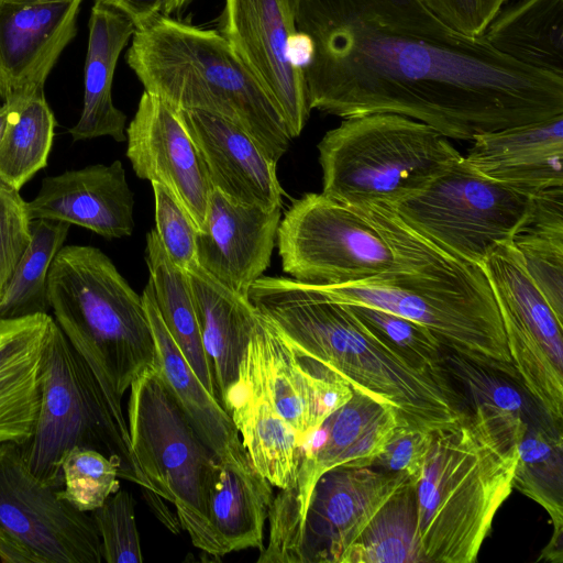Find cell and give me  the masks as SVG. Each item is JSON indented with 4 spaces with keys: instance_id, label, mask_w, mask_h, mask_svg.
<instances>
[{
    "instance_id": "cell-1",
    "label": "cell",
    "mask_w": 563,
    "mask_h": 563,
    "mask_svg": "<svg viewBox=\"0 0 563 563\" xmlns=\"http://www.w3.org/2000/svg\"><path fill=\"white\" fill-rule=\"evenodd\" d=\"M310 109L395 113L448 139L563 114V77L525 65L422 0H295Z\"/></svg>"
},
{
    "instance_id": "cell-2",
    "label": "cell",
    "mask_w": 563,
    "mask_h": 563,
    "mask_svg": "<svg viewBox=\"0 0 563 563\" xmlns=\"http://www.w3.org/2000/svg\"><path fill=\"white\" fill-rule=\"evenodd\" d=\"M249 300L297 353L324 365L353 390L390 405L401 423L435 433L468 413L446 372L416 364L368 329L346 303L312 285L261 276Z\"/></svg>"
},
{
    "instance_id": "cell-3",
    "label": "cell",
    "mask_w": 563,
    "mask_h": 563,
    "mask_svg": "<svg viewBox=\"0 0 563 563\" xmlns=\"http://www.w3.org/2000/svg\"><path fill=\"white\" fill-rule=\"evenodd\" d=\"M528 427L473 406L435 432L416 483L424 563H473L493 519L514 489L518 444Z\"/></svg>"
},
{
    "instance_id": "cell-4",
    "label": "cell",
    "mask_w": 563,
    "mask_h": 563,
    "mask_svg": "<svg viewBox=\"0 0 563 563\" xmlns=\"http://www.w3.org/2000/svg\"><path fill=\"white\" fill-rule=\"evenodd\" d=\"M125 60L145 91L174 108L234 122L275 162L287 152L284 119L218 31L158 14L135 30Z\"/></svg>"
},
{
    "instance_id": "cell-5",
    "label": "cell",
    "mask_w": 563,
    "mask_h": 563,
    "mask_svg": "<svg viewBox=\"0 0 563 563\" xmlns=\"http://www.w3.org/2000/svg\"><path fill=\"white\" fill-rule=\"evenodd\" d=\"M310 285L334 301L379 308L419 322L449 351L520 383L492 288L477 264L439 247L412 269L349 284Z\"/></svg>"
},
{
    "instance_id": "cell-6",
    "label": "cell",
    "mask_w": 563,
    "mask_h": 563,
    "mask_svg": "<svg viewBox=\"0 0 563 563\" xmlns=\"http://www.w3.org/2000/svg\"><path fill=\"white\" fill-rule=\"evenodd\" d=\"M54 320L113 397L157 365L142 296L98 247L64 245L48 274Z\"/></svg>"
},
{
    "instance_id": "cell-7",
    "label": "cell",
    "mask_w": 563,
    "mask_h": 563,
    "mask_svg": "<svg viewBox=\"0 0 563 563\" xmlns=\"http://www.w3.org/2000/svg\"><path fill=\"white\" fill-rule=\"evenodd\" d=\"M276 240L283 271L314 285L412 269L439 249L388 206H351L322 192H308L291 202Z\"/></svg>"
},
{
    "instance_id": "cell-8",
    "label": "cell",
    "mask_w": 563,
    "mask_h": 563,
    "mask_svg": "<svg viewBox=\"0 0 563 563\" xmlns=\"http://www.w3.org/2000/svg\"><path fill=\"white\" fill-rule=\"evenodd\" d=\"M40 385L35 428L20 446L41 482L63 488V460L71 449L82 448L114 460L119 477L157 494L132 450L122 400L104 389L54 319L43 352Z\"/></svg>"
},
{
    "instance_id": "cell-9",
    "label": "cell",
    "mask_w": 563,
    "mask_h": 563,
    "mask_svg": "<svg viewBox=\"0 0 563 563\" xmlns=\"http://www.w3.org/2000/svg\"><path fill=\"white\" fill-rule=\"evenodd\" d=\"M318 151L322 194L351 206L391 208L463 156L435 129L395 113L344 118Z\"/></svg>"
},
{
    "instance_id": "cell-10",
    "label": "cell",
    "mask_w": 563,
    "mask_h": 563,
    "mask_svg": "<svg viewBox=\"0 0 563 563\" xmlns=\"http://www.w3.org/2000/svg\"><path fill=\"white\" fill-rule=\"evenodd\" d=\"M128 429L132 450L156 493L170 501L192 544L225 555L208 519V492L218 457L201 439L156 366L130 386Z\"/></svg>"
},
{
    "instance_id": "cell-11",
    "label": "cell",
    "mask_w": 563,
    "mask_h": 563,
    "mask_svg": "<svg viewBox=\"0 0 563 563\" xmlns=\"http://www.w3.org/2000/svg\"><path fill=\"white\" fill-rule=\"evenodd\" d=\"M532 200L533 196L484 176L462 156L393 209L442 250L481 266L493 246L512 241Z\"/></svg>"
},
{
    "instance_id": "cell-12",
    "label": "cell",
    "mask_w": 563,
    "mask_h": 563,
    "mask_svg": "<svg viewBox=\"0 0 563 563\" xmlns=\"http://www.w3.org/2000/svg\"><path fill=\"white\" fill-rule=\"evenodd\" d=\"M398 424L404 423L390 405L353 390L305 439L295 486L273 498L268 545L257 562H301L305 518L317 481L333 468L373 465Z\"/></svg>"
},
{
    "instance_id": "cell-13",
    "label": "cell",
    "mask_w": 563,
    "mask_h": 563,
    "mask_svg": "<svg viewBox=\"0 0 563 563\" xmlns=\"http://www.w3.org/2000/svg\"><path fill=\"white\" fill-rule=\"evenodd\" d=\"M41 482L21 446L0 443V560L7 563H100L102 549L91 515Z\"/></svg>"
},
{
    "instance_id": "cell-14",
    "label": "cell",
    "mask_w": 563,
    "mask_h": 563,
    "mask_svg": "<svg viewBox=\"0 0 563 563\" xmlns=\"http://www.w3.org/2000/svg\"><path fill=\"white\" fill-rule=\"evenodd\" d=\"M492 288L520 385L554 423L563 418V323L530 278L512 242L486 254Z\"/></svg>"
},
{
    "instance_id": "cell-15",
    "label": "cell",
    "mask_w": 563,
    "mask_h": 563,
    "mask_svg": "<svg viewBox=\"0 0 563 563\" xmlns=\"http://www.w3.org/2000/svg\"><path fill=\"white\" fill-rule=\"evenodd\" d=\"M298 136L309 114L295 0H224L217 30Z\"/></svg>"
},
{
    "instance_id": "cell-16",
    "label": "cell",
    "mask_w": 563,
    "mask_h": 563,
    "mask_svg": "<svg viewBox=\"0 0 563 563\" xmlns=\"http://www.w3.org/2000/svg\"><path fill=\"white\" fill-rule=\"evenodd\" d=\"M125 135L136 176L165 186L200 232L213 186L177 109L144 90Z\"/></svg>"
},
{
    "instance_id": "cell-17",
    "label": "cell",
    "mask_w": 563,
    "mask_h": 563,
    "mask_svg": "<svg viewBox=\"0 0 563 563\" xmlns=\"http://www.w3.org/2000/svg\"><path fill=\"white\" fill-rule=\"evenodd\" d=\"M263 388L301 445L353 389L324 365L297 353L257 311L246 347Z\"/></svg>"
},
{
    "instance_id": "cell-18",
    "label": "cell",
    "mask_w": 563,
    "mask_h": 563,
    "mask_svg": "<svg viewBox=\"0 0 563 563\" xmlns=\"http://www.w3.org/2000/svg\"><path fill=\"white\" fill-rule=\"evenodd\" d=\"M82 0H0V97L12 106L43 91L77 32Z\"/></svg>"
},
{
    "instance_id": "cell-19",
    "label": "cell",
    "mask_w": 563,
    "mask_h": 563,
    "mask_svg": "<svg viewBox=\"0 0 563 563\" xmlns=\"http://www.w3.org/2000/svg\"><path fill=\"white\" fill-rule=\"evenodd\" d=\"M408 479L374 465L325 472L307 508L301 562L340 563L378 509Z\"/></svg>"
},
{
    "instance_id": "cell-20",
    "label": "cell",
    "mask_w": 563,
    "mask_h": 563,
    "mask_svg": "<svg viewBox=\"0 0 563 563\" xmlns=\"http://www.w3.org/2000/svg\"><path fill=\"white\" fill-rule=\"evenodd\" d=\"M280 218V208L241 203L213 188L203 229L197 234L198 265L249 298L251 286L271 264Z\"/></svg>"
},
{
    "instance_id": "cell-21",
    "label": "cell",
    "mask_w": 563,
    "mask_h": 563,
    "mask_svg": "<svg viewBox=\"0 0 563 563\" xmlns=\"http://www.w3.org/2000/svg\"><path fill=\"white\" fill-rule=\"evenodd\" d=\"M26 207L31 220L82 227L109 240L134 229L133 192L119 159L45 177Z\"/></svg>"
},
{
    "instance_id": "cell-22",
    "label": "cell",
    "mask_w": 563,
    "mask_h": 563,
    "mask_svg": "<svg viewBox=\"0 0 563 563\" xmlns=\"http://www.w3.org/2000/svg\"><path fill=\"white\" fill-rule=\"evenodd\" d=\"M177 111L205 161L213 188L241 203L282 208L277 162L245 130L217 114Z\"/></svg>"
},
{
    "instance_id": "cell-23",
    "label": "cell",
    "mask_w": 563,
    "mask_h": 563,
    "mask_svg": "<svg viewBox=\"0 0 563 563\" xmlns=\"http://www.w3.org/2000/svg\"><path fill=\"white\" fill-rule=\"evenodd\" d=\"M464 158L484 176L531 196L563 187V114L477 135Z\"/></svg>"
},
{
    "instance_id": "cell-24",
    "label": "cell",
    "mask_w": 563,
    "mask_h": 563,
    "mask_svg": "<svg viewBox=\"0 0 563 563\" xmlns=\"http://www.w3.org/2000/svg\"><path fill=\"white\" fill-rule=\"evenodd\" d=\"M221 405L241 434L254 467L280 490L292 488L301 441L273 405L246 351Z\"/></svg>"
},
{
    "instance_id": "cell-25",
    "label": "cell",
    "mask_w": 563,
    "mask_h": 563,
    "mask_svg": "<svg viewBox=\"0 0 563 563\" xmlns=\"http://www.w3.org/2000/svg\"><path fill=\"white\" fill-rule=\"evenodd\" d=\"M53 317L0 319V443L32 437L41 401L40 373Z\"/></svg>"
},
{
    "instance_id": "cell-26",
    "label": "cell",
    "mask_w": 563,
    "mask_h": 563,
    "mask_svg": "<svg viewBox=\"0 0 563 563\" xmlns=\"http://www.w3.org/2000/svg\"><path fill=\"white\" fill-rule=\"evenodd\" d=\"M142 299L156 345L157 367L198 434L221 462L234 466L253 464L230 415L202 385L166 329L150 280Z\"/></svg>"
},
{
    "instance_id": "cell-27",
    "label": "cell",
    "mask_w": 563,
    "mask_h": 563,
    "mask_svg": "<svg viewBox=\"0 0 563 563\" xmlns=\"http://www.w3.org/2000/svg\"><path fill=\"white\" fill-rule=\"evenodd\" d=\"M134 32V24L124 14L95 2L89 19L82 111L68 130L74 142L101 136L126 140V115L113 104L112 81L119 56Z\"/></svg>"
},
{
    "instance_id": "cell-28",
    "label": "cell",
    "mask_w": 563,
    "mask_h": 563,
    "mask_svg": "<svg viewBox=\"0 0 563 563\" xmlns=\"http://www.w3.org/2000/svg\"><path fill=\"white\" fill-rule=\"evenodd\" d=\"M192 301L216 388L221 404L236 379L255 323L256 309L249 298L230 290L198 264L187 272Z\"/></svg>"
},
{
    "instance_id": "cell-29",
    "label": "cell",
    "mask_w": 563,
    "mask_h": 563,
    "mask_svg": "<svg viewBox=\"0 0 563 563\" xmlns=\"http://www.w3.org/2000/svg\"><path fill=\"white\" fill-rule=\"evenodd\" d=\"M273 498V485L253 464L234 466L217 460L208 492V519L224 554L263 551Z\"/></svg>"
},
{
    "instance_id": "cell-30",
    "label": "cell",
    "mask_w": 563,
    "mask_h": 563,
    "mask_svg": "<svg viewBox=\"0 0 563 563\" xmlns=\"http://www.w3.org/2000/svg\"><path fill=\"white\" fill-rule=\"evenodd\" d=\"M483 35L498 52L563 77V0L503 5Z\"/></svg>"
},
{
    "instance_id": "cell-31",
    "label": "cell",
    "mask_w": 563,
    "mask_h": 563,
    "mask_svg": "<svg viewBox=\"0 0 563 563\" xmlns=\"http://www.w3.org/2000/svg\"><path fill=\"white\" fill-rule=\"evenodd\" d=\"M556 423L544 420L528 427L518 444L512 486L550 516L553 534L539 560L562 562L563 444Z\"/></svg>"
},
{
    "instance_id": "cell-32",
    "label": "cell",
    "mask_w": 563,
    "mask_h": 563,
    "mask_svg": "<svg viewBox=\"0 0 563 563\" xmlns=\"http://www.w3.org/2000/svg\"><path fill=\"white\" fill-rule=\"evenodd\" d=\"M145 251L148 280L163 322L202 385L216 397L213 376L201 341L188 274L170 262L155 230L146 235Z\"/></svg>"
},
{
    "instance_id": "cell-33",
    "label": "cell",
    "mask_w": 563,
    "mask_h": 563,
    "mask_svg": "<svg viewBox=\"0 0 563 563\" xmlns=\"http://www.w3.org/2000/svg\"><path fill=\"white\" fill-rule=\"evenodd\" d=\"M511 242L530 278L563 323V187L533 196L530 213Z\"/></svg>"
},
{
    "instance_id": "cell-34",
    "label": "cell",
    "mask_w": 563,
    "mask_h": 563,
    "mask_svg": "<svg viewBox=\"0 0 563 563\" xmlns=\"http://www.w3.org/2000/svg\"><path fill=\"white\" fill-rule=\"evenodd\" d=\"M340 563H424L418 538L416 482L408 479L384 503Z\"/></svg>"
},
{
    "instance_id": "cell-35",
    "label": "cell",
    "mask_w": 563,
    "mask_h": 563,
    "mask_svg": "<svg viewBox=\"0 0 563 563\" xmlns=\"http://www.w3.org/2000/svg\"><path fill=\"white\" fill-rule=\"evenodd\" d=\"M7 106L8 122L0 140V180L20 190L37 172L46 167L56 120L44 90L19 103Z\"/></svg>"
},
{
    "instance_id": "cell-36",
    "label": "cell",
    "mask_w": 563,
    "mask_h": 563,
    "mask_svg": "<svg viewBox=\"0 0 563 563\" xmlns=\"http://www.w3.org/2000/svg\"><path fill=\"white\" fill-rule=\"evenodd\" d=\"M70 224L36 219L31 222V242L0 300V319L47 313L51 309L47 280L52 263L64 246Z\"/></svg>"
},
{
    "instance_id": "cell-37",
    "label": "cell",
    "mask_w": 563,
    "mask_h": 563,
    "mask_svg": "<svg viewBox=\"0 0 563 563\" xmlns=\"http://www.w3.org/2000/svg\"><path fill=\"white\" fill-rule=\"evenodd\" d=\"M443 364L452 380L466 390L472 405L484 408L494 417L522 426L550 420L544 413H537L541 410L532 411L514 379L449 350H445Z\"/></svg>"
},
{
    "instance_id": "cell-38",
    "label": "cell",
    "mask_w": 563,
    "mask_h": 563,
    "mask_svg": "<svg viewBox=\"0 0 563 563\" xmlns=\"http://www.w3.org/2000/svg\"><path fill=\"white\" fill-rule=\"evenodd\" d=\"M62 471L59 495L80 511L91 512L120 489L118 463L96 450L71 449L63 460Z\"/></svg>"
},
{
    "instance_id": "cell-39",
    "label": "cell",
    "mask_w": 563,
    "mask_h": 563,
    "mask_svg": "<svg viewBox=\"0 0 563 563\" xmlns=\"http://www.w3.org/2000/svg\"><path fill=\"white\" fill-rule=\"evenodd\" d=\"M346 305L368 329L416 364L432 371L446 372L443 361L448 349L429 328L379 308Z\"/></svg>"
},
{
    "instance_id": "cell-40",
    "label": "cell",
    "mask_w": 563,
    "mask_h": 563,
    "mask_svg": "<svg viewBox=\"0 0 563 563\" xmlns=\"http://www.w3.org/2000/svg\"><path fill=\"white\" fill-rule=\"evenodd\" d=\"M90 515L100 537L103 561L143 562L134 499L130 492L119 489Z\"/></svg>"
},
{
    "instance_id": "cell-41",
    "label": "cell",
    "mask_w": 563,
    "mask_h": 563,
    "mask_svg": "<svg viewBox=\"0 0 563 563\" xmlns=\"http://www.w3.org/2000/svg\"><path fill=\"white\" fill-rule=\"evenodd\" d=\"M155 199L156 233L170 260L184 272L197 263L198 230L170 191L158 183H151Z\"/></svg>"
},
{
    "instance_id": "cell-42",
    "label": "cell",
    "mask_w": 563,
    "mask_h": 563,
    "mask_svg": "<svg viewBox=\"0 0 563 563\" xmlns=\"http://www.w3.org/2000/svg\"><path fill=\"white\" fill-rule=\"evenodd\" d=\"M26 201L0 180V300L31 242Z\"/></svg>"
},
{
    "instance_id": "cell-43",
    "label": "cell",
    "mask_w": 563,
    "mask_h": 563,
    "mask_svg": "<svg viewBox=\"0 0 563 563\" xmlns=\"http://www.w3.org/2000/svg\"><path fill=\"white\" fill-rule=\"evenodd\" d=\"M433 435V432L416 426L398 424L373 465L402 473L417 483Z\"/></svg>"
},
{
    "instance_id": "cell-44",
    "label": "cell",
    "mask_w": 563,
    "mask_h": 563,
    "mask_svg": "<svg viewBox=\"0 0 563 563\" xmlns=\"http://www.w3.org/2000/svg\"><path fill=\"white\" fill-rule=\"evenodd\" d=\"M435 14L457 31L483 35L507 0H422Z\"/></svg>"
},
{
    "instance_id": "cell-45",
    "label": "cell",
    "mask_w": 563,
    "mask_h": 563,
    "mask_svg": "<svg viewBox=\"0 0 563 563\" xmlns=\"http://www.w3.org/2000/svg\"><path fill=\"white\" fill-rule=\"evenodd\" d=\"M165 0H95L108 8L114 9L129 18L135 30L142 29L155 16L162 14Z\"/></svg>"
},
{
    "instance_id": "cell-46",
    "label": "cell",
    "mask_w": 563,
    "mask_h": 563,
    "mask_svg": "<svg viewBox=\"0 0 563 563\" xmlns=\"http://www.w3.org/2000/svg\"><path fill=\"white\" fill-rule=\"evenodd\" d=\"M194 0H165L162 14L170 16L183 12Z\"/></svg>"
},
{
    "instance_id": "cell-47",
    "label": "cell",
    "mask_w": 563,
    "mask_h": 563,
    "mask_svg": "<svg viewBox=\"0 0 563 563\" xmlns=\"http://www.w3.org/2000/svg\"><path fill=\"white\" fill-rule=\"evenodd\" d=\"M9 115V107L3 103L0 106V140L4 133Z\"/></svg>"
}]
</instances>
